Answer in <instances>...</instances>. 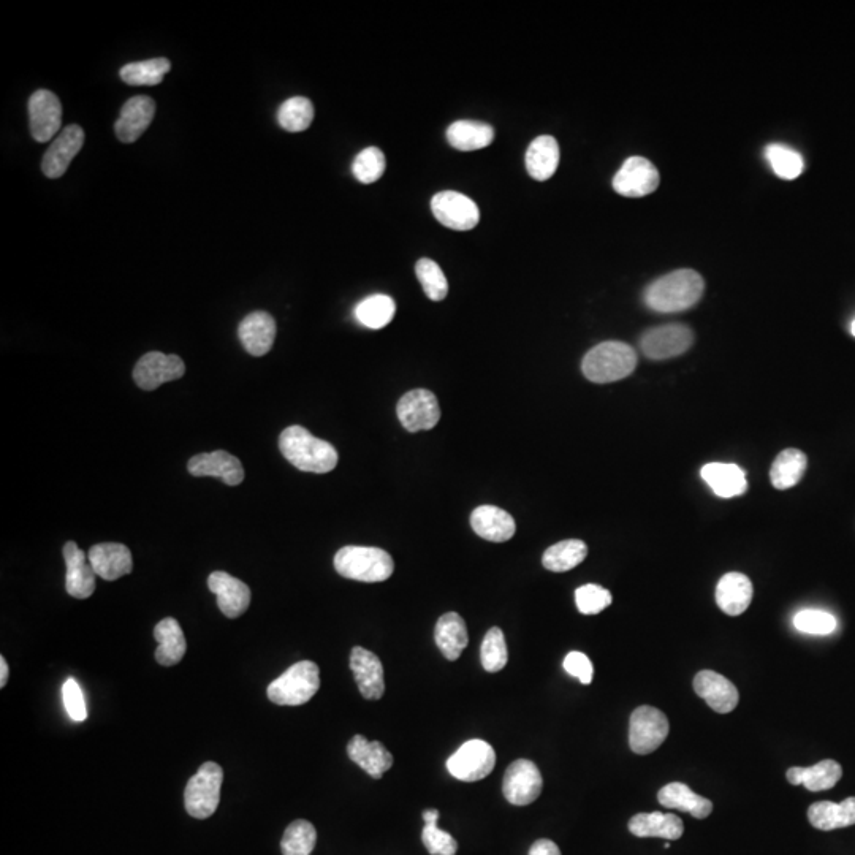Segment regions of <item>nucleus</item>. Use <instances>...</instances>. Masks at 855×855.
I'll return each mask as SVG.
<instances>
[{"label":"nucleus","mask_w":855,"mask_h":855,"mask_svg":"<svg viewBox=\"0 0 855 855\" xmlns=\"http://www.w3.org/2000/svg\"><path fill=\"white\" fill-rule=\"evenodd\" d=\"M285 460L303 472L327 474L338 466L339 455L330 442L312 436L303 426H289L279 436Z\"/></svg>","instance_id":"1"},{"label":"nucleus","mask_w":855,"mask_h":855,"mask_svg":"<svg viewBox=\"0 0 855 855\" xmlns=\"http://www.w3.org/2000/svg\"><path fill=\"white\" fill-rule=\"evenodd\" d=\"M705 290L702 276L694 270L665 274L646 289L645 304L656 312H681L699 303Z\"/></svg>","instance_id":"2"},{"label":"nucleus","mask_w":855,"mask_h":855,"mask_svg":"<svg viewBox=\"0 0 855 855\" xmlns=\"http://www.w3.org/2000/svg\"><path fill=\"white\" fill-rule=\"evenodd\" d=\"M637 354L631 346L620 341L602 342L583 358L582 371L594 384H610L634 373Z\"/></svg>","instance_id":"3"},{"label":"nucleus","mask_w":855,"mask_h":855,"mask_svg":"<svg viewBox=\"0 0 855 855\" xmlns=\"http://www.w3.org/2000/svg\"><path fill=\"white\" fill-rule=\"evenodd\" d=\"M335 569L341 577L355 582L380 583L392 577L395 563L382 548L350 545L336 553Z\"/></svg>","instance_id":"4"},{"label":"nucleus","mask_w":855,"mask_h":855,"mask_svg":"<svg viewBox=\"0 0 855 855\" xmlns=\"http://www.w3.org/2000/svg\"><path fill=\"white\" fill-rule=\"evenodd\" d=\"M320 688L319 665L301 661L285 670L268 686V699L281 707H298L308 703Z\"/></svg>","instance_id":"5"},{"label":"nucleus","mask_w":855,"mask_h":855,"mask_svg":"<svg viewBox=\"0 0 855 855\" xmlns=\"http://www.w3.org/2000/svg\"><path fill=\"white\" fill-rule=\"evenodd\" d=\"M224 783V770L216 762H206L198 768L187 783L184 803L190 816L195 819H208L216 813L221 802V789Z\"/></svg>","instance_id":"6"},{"label":"nucleus","mask_w":855,"mask_h":855,"mask_svg":"<svg viewBox=\"0 0 855 855\" xmlns=\"http://www.w3.org/2000/svg\"><path fill=\"white\" fill-rule=\"evenodd\" d=\"M670 724L667 716L654 707L637 708L629 722V746L635 754H651L669 737Z\"/></svg>","instance_id":"7"},{"label":"nucleus","mask_w":855,"mask_h":855,"mask_svg":"<svg viewBox=\"0 0 855 855\" xmlns=\"http://www.w3.org/2000/svg\"><path fill=\"white\" fill-rule=\"evenodd\" d=\"M496 765L493 746L483 740H469L447 760V770L453 778L475 783L487 778Z\"/></svg>","instance_id":"8"},{"label":"nucleus","mask_w":855,"mask_h":855,"mask_svg":"<svg viewBox=\"0 0 855 855\" xmlns=\"http://www.w3.org/2000/svg\"><path fill=\"white\" fill-rule=\"evenodd\" d=\"M399 422L409 433L433 430L441 420V407L436 395L425 388L407 392L396 407Z\"/></svg>","instance_id":"9"},{"label":"nucleus","mask_w":855,"mask_h":855,"mask_svg":"<svg viewBox=\"0 0 855 855\" xmlns=\"http://www.w3.org/2000/svg\"><path fill=\"white\" fill-rule=\"evenodd\" d=\"M694 344L691 328L680 323H670L651 328L640 339V349L650 360H667L688 352Z\"/></svg>","instance_id":"10"},{"label":"nucleus","mask_w":855,"mask_h":855,"mask_svg":"<svg viewBox=\"0 0 855 855\" xmlns=\"http://www.w3.org/2000/svg\"><path fill=\"white\" fill-rule=\"evenodd\" d=\"M431 211L444 227L458 230V232H468L477 227L480 221L479 206L475 205L471 198L453 190H445L434 195L431 200Z\"/></svg>","instance_id":"11"},{"label":"nucleus","mask_w":855,"mask_h":855,"mask_svg":"<svg viewBox=\"0 0 855 855\" xmlns=\"http://www.w3.org/2000/svg\"><path fill=\"white\" fill-rule=\"evenodd\" d=\"M544 779L537 765L528 759H518L509 765L502 783L507 802L515 806L531 805L539 798Z\"/></svg>","instance_id":"12"},{"label":"nucleus","mask_w":855,"mask_h":855,"mask_svg":"<svg viewBox=\"0 0 855 855\" xmlns=\"http://www.w3.org/2000/svg\"><path fill=\"white\" fill-rule=\"evenodd\" d=\"M661 183L658 168L645 157H629L613 178L616 194L627 198H640L653 194Z\"/></svg>","instance_id":"13"},{"label":"nucleus","mask_w":855,"mask_h":855,"mask_svg":"<svg viewBox=\"0 0 855 855\" xmlns=\"http://www.w3.org/2000/svg\"><path fill=\"white\" fill-rule=\"evenodd\" d=\"M186 373L183 358L178 355H165L162 352H149L138 360L133 369V380L146 392L156 390L171 380H178Z\"/></svg>","instance_id":"14"},{"label":"nucleus","mask_w":855,"mask_h":855,"mask_svg":"<svg viewBox=\"0 0 855 855\" xmlns=\"http://www.w3.org/2000/svg\"><path fill=\"white\" fill-rule=\"evenodd\" d=\"M29 124L32 137L38 143H46L61 133L62 105L51 91L34 92L29 99Z\"/></svg>","instance_id":"15"},{"label":"nucleus","mask_w":855,"mask_h":855,"mask_svg":"<svg viewBox=\"0 0 855 855\" xmlns=\"http://www.w3.org/2000/svg\"><path fill=\"white\" fill-rule=\"evenodd\" d=\"M187 471L195 477H214L230 487H236L244 480L243 464L225 450L195 455L190 458Z\"/></svg>","instance_id":"16"},{"label":"nucleus","mask_w":855,"mask_h":855,"mask_svg":"<svg viewBox=\"0 0 855 855\" xmlns=\"http://www.w3.org/2000/svg\"><path fill=\"white\" fill-rule=\"evenodd\" d=\"M208 588L216 594L219 610L230 620L243 615L251 605L249 586L222 570L209 575Z\"/></svg>","instance_id":"17"},{"label":"nucleus","mask_w":855,"mask_h":855,"mask_svg":"<svg viewBox=\"0 0 855 855\" xmlns=\"http://www.w3.org/2000/svg\"><path fill=\"white\" fill-rule=\"evenodd\" d=\"M83 145L84 130L80 126L72 124L62 129L43 156L42 170L45 176L51 179L61 178Z\"/></svg>","instance_id":"18"},{"label":"nucleus","mask_w":855,"mask_h":855,"mask_svg":"<svg viewBox=\"0 0 855 855\" xmlns=\"http://www.w3.org/2000/svg\"><path fill=\"white\" fill-rule=\"evenodd\" d=\"M350 669L354 672L361 696L368 700L382 699L385 692L384 665L376 654L355 646L350 653Z\"/></svg>","instance_id":"19"},{"label":"nucleus","mask_w":855,"mask_h":855,"mask_svg":"<svg viewBox=\"0 0 855 855\" xmlns=\"http://www.w3.org/2000/svg\"><path fill=\"white\" fill-rule=\"evenodd\" d=\"M154 114H156V103L151 97L137 95V97L127 100L122 107L121 116L114 124L116 137L127 145L137 141L151 126Z\"/></svg>","instance_id":"20"},{"label":"nucleus","mask_w":855,"mask_h":855,"mask_svg":"<svg viewBox=\"0 0 855 855\" xmlns=\"http://www.w3.org/2000/svg\"><path fill=\"white\" fill-rule=\"evenodd\" d=\"M694 691L700 699L710 705V708L721 715L734 711L740 700L734 683H730L726 677H722L721 673L713 670H702L697 673L694 678Z\"/></svg>","instance_id":"21"},{"label":"nucleus","mask_w":855,"mask_h":855,"mask_svg":"<svg viewBox=\"0 0 855 855\" xmlns=\"http://www.w3.org/2000/svg\"><path fill=\"white\" fill-rule=\"evenodd\" d=\"M62 553L67 564V578H65L67 593L76 599H88L94 594L95 575H97L89 563L88 555L80 550L75 542H67Z\"/></svg>","instance_id":"22"},{"label":"nucleus","mask_w":855,"mask_h":855,"mask_svg":"<svg viewBox=\"0 0 855 855\" xmlns=\"http://www.w3.org/2000/svg\"><path fill=\"white\" fill-rule=\"evenodd\" d=\"M89 563L95 574L107 582H114L133 569L132 553L122 544H97L89 550Z\"/></svg>","instance_id":"23"},{"label":"nucleus","mask_w":855,"mask_h":855,"mask_svg":"<svg viewBox=\"0 0 855 855\" xmlns=\"http://www.w3.org/2000/svg\"><path fill=\"white\" fill-rule=\"evenodd\" d=\"M238 336L249 354L263 357L270 352L276 339V322L268 312H252L240 323Z\"/></svg>","instance_id":"24"},{"label":"nucleus","mask_w":855,"mask_h":855,"mask_svg":"<svg viewBox=\"0 0 855 855\" xmlns=\"http://www.w3.org/2000/svg\"><path fill=\"white\" fill-rule=\"evenodd\" d=\"M471 526L477 536L490 542H507L517 532L512 515L496 506H480L472 512Z\"/></svg>","instance_id":"25"},{"label":"nucleus","mask_w":855,"mask_h":855,"mask_svg":"<svg viewBox=\"0 0 855 855\" xmlns=\"http://www.w3.org/2000/svg\"><path fill=\"white\" fill-rule=\"evenodd\" d=\"M347 754L352 762L374 779L382 778L393 765L392 753H388L380 741H368L363 735H355L349 741Z\"/></svg>","instance_id":"26"},{"label":"nucleus","mask_w":855,"mask_h":855,"mask_svg":"<svg viewBox=\"0 0 855 855\" xmlns=\"http://www.w3.org/2000/svg\"><path fill=\"white\" fill-rule=\"evenodd\" d=\"M753 593V583L746 575L730 572L716 586V604L727 615L738 616L748 610Z\"/></svg>","instance_id":"27"},{"label":"nucleus","mask_w":855,"mask_h":855,"mask_svg":"<svg viewBox=\"0 0 855 855\" xmlns=\"http://www.w3.org/2000/svg\"><path fill=\"white\" fill-rule=\"evenodd\" d=\"M700 475L719 498H735L748 490L745 471L734 463L705 464Z\"/></svg>","instance_id":"28"},{"label":"nucleus","mask_w":855,"mask_h":855,"mask_svg":"<svg viewBox=\"0 0 855 855\" xmlns=\"http://www.w3.org/2000/svg\"><path fill=\"white\" fill-rule=\"evenodd\" d=\"M629 832L637 838H662L667 841L680 840L684 833L683 821L675 814L640 813L629 821Z\"/></svg>","instance_id":"29"},{"label":"nucleus","mask_w":855,"mask_h":855,"mask_svg":"<svg viewBox=\"0 0 855 855\" xmlns=\"http://www.w3.org/2000/svg\"><path fill=\"white\" fill-rule=\"evenodd\" d=\"M787 781L792 786H803L811 792L827 791L832 789L841 776H843V768L835 760H822L819 764L813 767H792L787 770Z\"/></svg>","instance_id":"30"},{"label":"nucleus","mask_w":855,"mask_h":855,"mask_svg":"<svg viewBox=\"0 0 855 855\" xmlns=\"http://www.w3.org/2000/svg\"><path fill=\"white\" fill-rule=\"evenodd\" d=\"M434 639L445 659L456 661L468 646V627L458 613H445L437 620Z\"/></svg>","instance_id":"31"},{"label":"nucleus","mask_w":855,"mask_h":855,"mask_svg":"<svg viewBox=\"0 0 855 855\" xmlns=\"http://www.w3.org/2000/svg\"><path fill=\"white\" fill-rule=\"evenodd\" d=\"M658 800L665 808L689 813L696 819H707L713 813V803L708 798L692 792L683 783H670L662 787Z\"/></svg>","instance_id":"32"},{"label":"nucleus","mask_w":855,"mask_h":855,"mask_svg":"<svg viewBox=\"0 0 855 855\" xmlns=\"http://www.w3.org/2000/svg\"><path fill=\"white\" fill-rule=\"evenodd\" d=\"M808 819L814 829H844L855 825V797L846 798L841 803L817 802L808 808Z\"/></svg>","instance_id":"33"},{"label":"nucleus","mask_w":855,"mask_h":855,"mask_svg":"<svg viewBox=\"0 0 855 855\" xmlns=\"http://www.w3.org/2000/svg\"><path fill=\"white\" fill-rule=\"evenodd\" d=\"M559 165V145L551 135H540L526 152V170L536 181H547Z\"/></svg>","instance_id":"34"},{"label":"nucleus","mask_w":855,"mask_h":855,"mask_svg":"<svg viewBox=\"0 0 855 855\" xmlns=\"http://www.w3.org/2000/svg\"><path fill=\"white\" fill-rule=\"evenodd\" d=\"M154 637L157 646L156 661L164 667H171L181 662L187 651L186 637L183 629L175 618H165L154 627Z\"/></svg>","instance_id":"35"},{"label":"nucleus","mask_w":855,"mask_h":855,"mask_svg":"<svg viewBox=\"0 0 855 855\" xmlns=\"http://www.w3.org/2000/svg\"><path fill=\"white\" fill-rule=\"evenodd\" d=\"M447 140L458 151H477L493 143L494 129L477 121H456L447 129Z\"/></svg>","instance_id":"36"},{"label":"nucleus","mask_w":855,"mask_h":855,"mask_svg":"<svg viewBox=\"0 0 855 855\" xmlns=\"http://www.w3.org/2000/svg\"><path fill=\"white\" fill-rule=\"evenodd\" d=\"M808 466V458L805 453L797 449H787L776 456L770 471V480L776 490H789L795 487Z\"/></svg>","instance_id":"37"},{"label":"nucleus","mask_w":855,"mask_h":855,"mask_svg":"<svg viewBox=\"0 0 855 855\" xmlns=\"http://www.w3.org/2000/svg\"><path fill=\"white\" fill-rule=\"evenodd\" d=\"M588 556V547L585 542L577 539L563 540L558 544L551 545L544 553L542 564L551 572H567L582 564Z\"/></svg>","instance_id":"38"},{"label":"nucleus","mask_w":855,"mask_h":855,"mask_svg":"<svg viewBox=\"0 0 855 855\" xmlns=\"http://www.w3.org/2000/svg\"><path fill=\"white\" fill-rule=\"evenodd\" d=\"M171 70L167 57H156L149 61L132 62L122 67L121 80L129 86H157Z\"/></svg>","instance_id":"39"},{"label":"nucleus","mask_w":855,"mask_h":855,"mask_svg":"<svg viewBox=\"0 0 855 855\" xmlns=\"http://www.w3.org/2000/svg\"><path fill=\"white\" fill-rule=\"evenodd\" d=\"M395 312L396 304L393 298L379 293L360 301L355 308V317L361 325L371 330H380L392 322Z\"/></svg>","instance_id":"40"},{"label":"nucleus","mask_w":855,"mask_h":855,"mask_svg":"<svg viewBox=\"0 0 855 855\" xmlns=\"http://www.w3.org/2000/svg\"><path fill=\"white\" fill-rule=\"evenodd\" d=\"M314 121V105L306 97L285 100L278 111V122L287 132L298 133L309 129Z\"/></svg>","instance_id":"41"},{"label":"nucleus","mask_w":855,"mask_h":855,"mask_svg":"<svg viewBox=\"0 0 855 855\" xmlns=\"http://www.w3.org/2000/svg\"><path fill=\"white\" fill-rule=\"evenodd\" d=\"M316 841V827L311 822L298 819L287 827L282 836V855H311Z\"/></svg>","instance_id":"42"},{"label":"nucleus","mask_w":855,"mask_h":855,"mask_svg":"<svg viewBox=\"0 0 855 855\" xmlns=\"http://www.w3.org/2000/svg\"><path fill=\"white\" fill-rule=\"evenodd\" d=\"M439 816L441 814L437 810L423 811V821H425L422 832L423 844L431 855H455L458 851V843L450 833L437 827Z\"/></svg>","instance_id":"43"},{"label":"nucleus","mask_w":855,"mask_h":855,"mask_svg":"<svg viewBox=\"0 0 855 855\" xmlns=\"http://www.w3.org/2000/svg\"><path fill=\"white\" fill-rule=\"evenodd\" d=\"M480 661H482L483 669L490 673L501 672L506 667L507 661H509V651H507L504 632L499 627H491L485 635L482 650H480Z\"/></svg>","instance_id":"44"},{"label":"nucleus","mask_w":855,"mask_h":855,"mask_svg":"<svg viewBox=\"0 0 855 855\" xmlns=\"http://www.w3.org/2000/svg\"><path fill=\"white\" fill-rule=\"evenodd\" d=\"M417 279L422 284L423 292L431 301H442L449 293V282L445 278L441 266L434 260L420 259L415 266Z\"/></svg>","instance_id":"45"},{"label":"nucleus","mask_w":855,"mask_h":855,"mask_svg":"<svg viewBox=\"0 0 855 855\" xmlns=\"http://www.w3.org/2000/svg\"><path fill=\"white\" fill-rule=\"evenodd\" d=\"M765 157L768 164L775 171V175L783 179H795L802 175L803 159L797 151L783 145H770L765 149Z\"/></svg>","instance_id":"46"},{"label":"nucleus","mask_w":855,"mask_h":855,"mask_svg":"<svg viewBox=\"0 0 855 855\" xmlns=\"http://www.w3.org/2000/svg\"><path fill=\"white\" fill-rule=\"evenodd\" d=\"M385 167H387V162H385L384 152L376 146H371V148L363 149L355 157L352 173L361 184H373L376 183L377 179L382 178Z\"/></svg>","instance_id":"47"},{"label":"nucleus","mask_w":855,"mask_h":855,"mask_svg":"<svg viewBox=\"0 0 855 855\" xmlns=\"http://www.w3.org/2000/svg\"><path fill=\"white\" fill-rule=\"evenodd\" d=\"M794 627L803 634L829 635L836 631L838 621L832 613L808 608L794 616Z\"/></svg>","instance_id":"48"},{"label":"nucleus","mask_w":855,"mask_h":855,"mask_svg":"<svg viewBox=\"0 0 855 855\" xmlns=\"http://www.w3.org/2000/svg\"><path fill=\"white\" fill-rule=\"evenodd\" d=\"M575 602H577L578 612L583 615H597L612 604V594L602 586L589 583L575 591Z\"/></svg>","instance_id":"49"},{"label":"nucleus","mask_w":855,"mask_h":855,"mask_svg":"<svg viewBox=\"0 0 855 855\" xmlns=\"http://www.w3.org/2000/svg\"><path fill=\"white\" fill-rule=\"evenodd\" d=\"M62 696H64L65 710L73 721L83 722L84 719L88 718L83 691H81L80 684L76 683L73 678L65 681Z\"/></svg>","instance_id":"50"},{"label":"nucleus","mask_w":855,"mask_h":855,"mask_svg":"<svg viewBox=\"0 0 855 855\" xmlns=\"http://www.w3.org/2000/svg\"><path fill=\"white\" fill-rule=\"evenodd\" d=\"M563 665L564 670L572 677L577 678L580 683L589 684L593 681V662L589 661L586 654L580 653V651H572V653L567 654Z\"/></svg>","instance_id":"51"},{"label":"nucleus","mask_w":855,"mask_h":855,"mask_svg":"<svg viewBox=\"0 0 855 855\" xmlns=\"http://www.w3.org/2000/svg\"><path fill=\"white\" fill-rule=\"evenodd\" d=\"M529 855H561L558 844L551 840H537L529 849Z\"/></svg>","instance_id":"52"},{"label":"nucleus","mask_w":855,"mask_h":855,"mask_svg":"<svg viewBox=\"0 0 855 855\" xmlns=\"http://www.w3.org/2000/svg\"><path fill=\"white\" fill-rule=\"evenodd\" d=\"M8 664L5 661L4 656L0 658V688H5V684L8 681Z\"/></svg>","instance_id":"53"},{"label":"nucleus","mask_w":855,"mask_h":855,"mask_svg":"<svg viewBox=\"0 0 855 855\" xmlns=\"http://www.w3.org/2000/svg\"><path fill=\"white\" fill-rule=\"evenodd\" d=\"M851 333H852V335L855 336V320H854V322H852V325H851Z\"/></svg>","instance_id":"54"}]
</instances>
